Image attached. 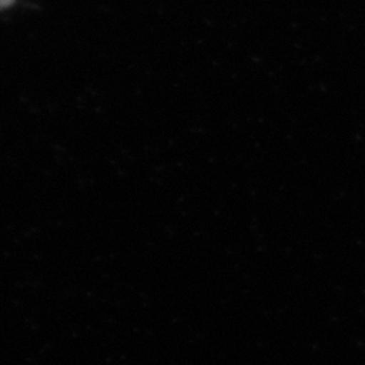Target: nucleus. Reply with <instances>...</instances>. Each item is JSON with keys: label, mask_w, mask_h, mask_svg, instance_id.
Listing matches in <instances>:
<instances>
[{"label": "nucleus", "mask_w": 365, "mask_h": 365, "mask_svg": "<svg viewBox=\"0 0 365 365\" xmlns=\"http://www.w3.org/2000/svg\"><path fill=\"white\" fill-rule=\"evenodd\" d=\"M11 4H14V0H0V9L9 6Z\"/></svg>", "instance_id": "obj_1"}]
</instances>
